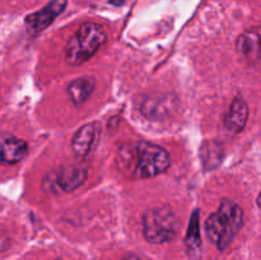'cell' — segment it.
I'll return each instance as SVG.
<instances>
[{"instance_id": "1", "label": "cell", "mask_w": 261, "mask_h": 260, "mask_svg": "<svg viewBox=\"0 0 261 260\" xmlns=\"http://www.w3.org/2000/svg\"><path fill=\"white\" fill-rule=\"evenodd\" d=\"M244 224V211L241 206L229 199H223L218 211L205 221V232L211 242L221 251L231 245Z\"/></svg>"}, {"instance_id": "2", "label": "cell", "mask_w": 261, "mask_h": 260, "mask_svg": "<svg viewBox=\"0 0 261 260\" xmlns=\"http://www.w3.org/2000/svg\"><path fill=\"white\" fill-rule=\"evenodd\" d=\"M129 165L132 173L138 178H150L165 172L171 165L170 154L165 148L148 142L129 145Z\"/></svg>"}, {"instance_id": "3", "label": "cell", "mask_w": 261, "mask_h": 260, "mask_svg": "<svg viewBox=\"0 0 261 260\" xmlns=\"http://www.w3.org/2000/svg\"><path fill=\"white\" fill-rule=\"evenodd\" d=\"M107 40L106 31L97 23H84L68 41L65 58L70 65H81L88 61Z\"/></svg>"}, {"instance_id": "4", "label": "cell", "mask_w": 261, "mask_h": 260, "mask_svg": "<svg viewBox=\"0 0 261 260\" xmlns=\"http://www.w3.org/2000/svg\"><path fill=\"white\" fill-rule=\"evenodd\" d=\"M178 232V219L167 206L148 209L143 216V233L150 244L172 241Z\"/></svg>"}, {"instance_id": "5", "label": "cell", "mask_w": 261, "mask_h": 260, "mask_svg": "<svg viewBox=\"0 0 261 260\" xmlns=\"http://www.w3.org/2000/svg\"><path fill=\"white\" fill-rule=\"evenodd\" d=\"M66 5H68V0H51L45 8L33 14L27 15L25 25H27L28 32L32 36L42 32L56 19V17H59L65 10Z\"/></svg>"}, {"instance_id": "6", "label": "cell", "mask_w": 261, "mask_h": 260, "mask_svg": "<svg viewBox=\"0 0 261 260\" xmlns=\"http://www.w3.org/2000/svg\"><path fill=\"white\" fill-rule=\"evenodd\" d=\"M28 154V144L10 134H0V165H14Z\"/></svg>"}, {"instance_id": "7", "label": "cell", "mask_w": 261, "mask_h": 260, "mask_svg": "<svg viewBox=\"0 0 261 260\" xmlns=\"http://www.w3.org/2000/svg\"><path fill=\"white\" fill-rule=\"evenodd\" d=\"M99 134H101V126L98 122H91L82 126L71 140V148L75 155L78 157L88 155L97 144Z\"/></svg>"}, {"instance_id": "8", "label": "cell", "mask_w": 261, "mask_h": 260, "mask_svg": "<svg viewBox=\"0 0 261 260\" xmlns=\"http://www.w3.org/2000/svg\"><path fill=\"white\" fill-rule=\"evenodd\" d=\"M173 103H176V98H172L171 96H149L142 101L140 111L148 119L160 120L171 114V111L175 109Z\"/></svg>"}, {"instance_id": "9", "label": "cell", "mask_w": 261, "mask_h": 260, "mask_svg": "<svg viewBox=\"0 0 261 260\" xmlns=\"http://www.w3.org/2000/svg\"><path fill=\"white\" fill-rule=\"evenodd\" d=\"M87 176H88V172L86 168L79 167V166H66L56 172L54 183L58 186L59 190L71 193L83 185L84 181L87 180Z\"/></svg>"}, {"instance_id": "10", "label": "cell", "mask_w": 261, "mask_h": 260, "mask_svg": "<svg viewBox=\"0 0 261 260\" xmlns=\"http://www.w3.org/2000/svg\"><path fill=\"white\" fill-rule=\"evenodd\" d=\"M247 119H249V107L241 97H236L232 101L228 111L223 117V124L227 130L232 133H240L246 126Z\"/></svg>"}, {"instance_id": "11", "label": "cell", "mask_w": 261, "mask_h": 260, "mask_svg": "<svg viewBox=\"0 0 261 260\" xmlns=\"http://www.w3.org/2000/svg\"><path fill=\"white\" fill-rule=\"evenodd\" d=\"M240 55L247 60H256L261 54V32L257 30H250L242 33L236 42Z\"/></svg>"}, {"instance_id": "12", "label": "cell", "mask_w": 261, "mask_h": 260, "mask_svg": "<svg viewBox=\"0 0 261 260\" xmlns=\"http://www.w3.org/2000/svg\"><path fill=\"white\" fill-rule=\"evenodd\" d=\"M96 81L92 76H82L74 79L68 86V94L74 105H82L93 93Z\"/></svg>"}, {"instance_id": "13", "label": "cell", "mask_w": 261, "mask_h": 260, "mask_svg": "<svg viewBox=\"0 0 261 260\" xmlns=\"http://www.w3.org/2000/svg\"><path fill=\"white\" fill-rule=\"evenodd\" d=\"M185 245L188 254L191 259H199L201 255L200 223H199V211H195L190 218L188 233L185 237Z\"/></svg>"}, {"instance_id": "14", "label": "cell", "mask_w": 261, "mask_h": 260, "mask_svg": "<svg viewBox=\"0 0 261 260\" xmlns=\"http://www.w3.org/2000/svg\"><path fill=\"white\" fill-rule=\"evenodd\" d=\"M221 145L217 143H205L201 148V154H203L204 165L206 168H213L221 163L222 158H223V152H222Z\"/></svg>"}, {"instance_id": "15", "label": "cell", "mask_w": 261, "mask_h": 260, "mask_svg": "<svg viewBox=\"0 0 261 260\" xmlns=\"http://www.w3.org/2000/svg\"><path fill=\"white\" fill-rule=\"evenodd\" d=\"M109 2L111 3L112 5H115V7H120V5H124L126 0H109Z\"/></svg>"}, {"instance_id": "16", "label": "cell", "mask_w": 261, "mask_h": 260, "mask_svg": "<svg viewBox=\"0 0 261 260\" xmlns=\"http://www.w3.org/2000/svg\"><path fill=\"white\" fill-rule=\"evenodd\" d=\"M122 260H140V259L135 254H129V255H126V256H125Z\"/></svg>"}, {"instance_id": "17", "label": "cell", "mask_w": 261, "mask_h": 260, "mask_svg": "<svg viewBox=\"0 0 261 260\" xmlns=\"http://www.w3.org/2000/svg\"><path fill=\"white\" fill-rule=\"evenodd\" d=\"M257 205H259L261 208V193H260V195L257 196Z\"/></svg>"}]
</instances>
